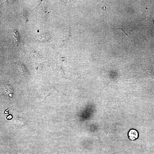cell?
I'll use <instances>...</instances> for the list:
<instances>
[{
    "mask_svg": "<svg viewBox=\"0 0 154 154\" xmlns=\"http://www.w3.org/2000/svg\"><path fill=\"white\" fill-rule=\"evenodd\" d=\"M6 96L9 98H12L13 94V91L12 87L9 84H6L3 86Z\"/></svg>",
    "mask_w": 154,
    "mask_h": 154,
    "instance_id": "1",
    "label": "cell"
},
{
    "mask_svg": "<svg viewBox=\"0 0 154 154\" xmlns=\"http://www.w3.org/2000/svg\"><path fill=\"white\" fill-rule=\"evenodd\" d=\"M138 133L135 129H131L128 133V137L132 141L135 140L138 137Z\"/></svg>",
    "mask_w": 154,
    "mask_h": 154,
    "instance_id": "2",
    "label": "cell"
},
{
    "mask_svg": "<svg viewBox=\"0 0 154 154\" xmlns=\"http://www.w3.org/2000/svg\"><path fill=\"white\" fill-rule=\"evenodd\" d=\"M30 54L31 56L33 58L37 59L39 57V55L38 53L35 51H32L30 53Z\"/></svg>",
    "mask_w": 154,
    "mask_h": 154,
    "instance_id": "3",
    "label": "cell"
}]
</instances>
